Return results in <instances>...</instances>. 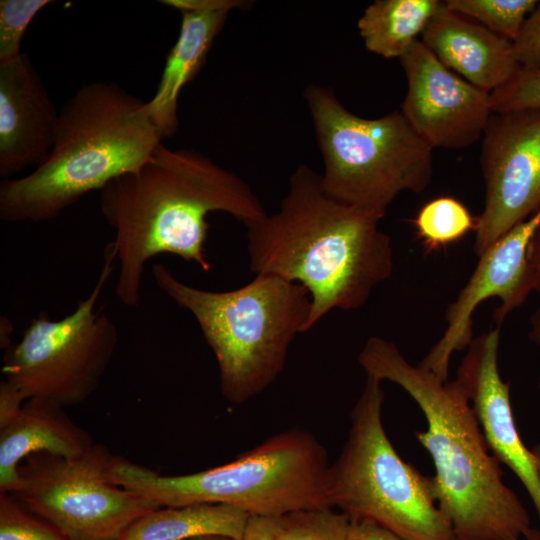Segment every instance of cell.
<instances>
[{"label": "cell", "instance_id": "obj_1", "mask_svg": "<svg viewBox=\"0 0 540 540\" xmlns=\"http://www.w3.org/2000/svg\"><path fill=\"white\" fill-rule=\"evenodd\" d=\"M99 207L115 231L107 246L119 264L115 294L129 308L139 306L145 265L157 255L211 269L205 249L210 213H227L244 225L267 214L235 173L196 150L162 143L137 171L100 190Z\"/></svg>", "mask_w": 540, "mask_h": 540}, {"label": "cell", "instance_id": "obj_2", "mask_svg": "<svg viewBox=\"0 0 540 540\" xmlns=\"http://www.w3.org/2000/svg\"><path fill=\"white\" fill-rule=\"evenodd\" d=\"M381 220L330 197L320 173L300 164L279 211L245 225L250 269L307 289V332L331 310L359 309L390 278L393 248Z\"/></svg>", "mask_w": 540, "mask_h": 540}, {"label": "cell", "instance_id": "obj_3", "mask_svg": "<svg viewBox=\"0 0 540 540\" xmlns=\"http://www.w3.org/2000/svg\"><path fill=\"white\" fill-rule=\"evenodd\" d=\"M358 361L367 376L397 384L422 411L427 428L415 437L434 463L438 506L455 540L523 539L531 528L529 514L504 483L461 384L412 365L393 342L378 336L367 340Z\"/></svg>", "mask_w": 540, "mask_h": 540}, {"label": "cell", "instance_id": "obj_4", "mask_svg": "<svg viewBox=\"0 0 540 540\" xmlns=\"http://www.w3.org/2000/svg\"><path fill=\"white\" fill-rule=\"evenodd\" d=\"M162 137L146 102L116 83L83 85L59 111L53 147L32 172L0 183V219L45 222L137 171Z\"/></svg>", "mask_w": 540, "mask_h": 540}, {"label": "cell", "instance_id": "obj_5", "mask_svg": "<svg viewBox=\"0 0 540 540\" xmlns=\"http://www.w3.org/2000/svg\"><path fill=\"white\" fill-rule=\"evenodd\" d=\"M325 447L307 430L275 434L236 460L185 475H161L113 456L108 478L158 507L226 504L249 516L276 518L331 507Z\"/></svg>", "mask_w": 540, "mask_h": 540}, {"label": "cell", "instance_id": "obj_6", "mask_svg": "<svg viewBox=\"0 0 540 540\" xmlns=\"http://www.w3.org/2000/svg\"><path fill=\"white\" fill-rule=\"evenodd\" d=\"M152 274L161 291L197 321L231 403L269 387L284 369L294 338L305 333L311 298L299 283L257 274L240 288L218 292L188 285L160 263Z\"/></svg>", "mask_w": 540, "mask_h": 540}, {"label": "cell", "instance_id": "obj_7", "mask_svg": "<svg viewBox=\"0 0 540 540\" xmlns=\"http://www.w3.org/2000/svg\"><path fill=\"white\" fill-rule=\"evenodd\" d=\"M304 99L323 160L321 182L333 199L383 218L400 193H421L431 183L434 149L401 111L362 118L314 84Z\"/></svg>", "mask_w": 540, "mask_h": 540}, {"label": "cell", "instance_id": "obj_8", "mask_svg": "<svg viewBox=\"0 0 540 540\" xmlns=\"http://www.w3.org/2000/svg\"><path fill=\"white\" fill-rule=\"evenodd\" d=\"M384 397L381 381L367 376L350 413L347 440L330 467V505L404 540H455L432 477L404 461L386 434Z\"/></svg>", "mask_w": 540, "mask_h": 540}, {"label": "cell", "instance_id": "obj_9", "mask_svg": "<svg viewBox=\"0 0 540 540\" xmlns=\"http://www.w3.org/2000/svg\"><path fill=\"white\" fill-rule=\"evenodd\" d=\"M114 262V254L107 247L102 271L89 296L58 321L46 314L34 318L7 354L5 380L27 400L36 398L71 407L84 402L98 388L119 341L113 321L95 310Z\"/></svg>", "mask_w": 540, "mask_h": 540}, {"label": "cell", "instance_id": "obj_10", "mask_svg": "<svg viewBox=\"0 0 540 540\" xmlns=\"http://www.w3.org/2000/svg\"><path fill=\"white\" fill-rule=\"evenodd\" d=\"M112 457L95 444L76 458L30 455L19 466L20 482L10 494L68 540H118L160 507L109 480Z\"/></svg>", "mask_w": 540, "mask_h": 540}, {"label": "cell", "instance_id": "obj_11", "mask_svg": "<svg viewBox=\"0 0 540 540\" xmlns=\"http://www.w3.org/2000/svg\"><path fill=\"white\" fill-rule=\"evenodd\" d=\"M481 139L485 201L474 230L478 257L540 209V109L492 113Z\"/></svg>", "mask_w": 540, "mask_h": 540}, {"label": "cell", "instance_id": "obj_12", "mask_svg": "<svg viewBox=\"0 0 540 540\" xmlns=\"http://www.w3.org/2000/svg\"><path fill=\"white\" fill-rule=\"evenodd\" d=\"M540 225V209L494 242L482 255L466 285L448 306L447 327L419 365L448 380L450 358L473 340V314L486 299L497 297V327L519 308L533 291L529 245Z\"/></svg>", "mask_w": 540, "mask_h": 540}, {"label": "cell", "instance_id": "obj_13", "mask_svg": "<svg viewBox=\"0 0 540 540\" xmlns=\"http://www.w3.org/2000/svg\"><path fill=\"white\" fill-rule=\"evenodd\" d=\"M407 79L401 113L433 149H463L482 138L490 93L445 67L417 40L400 58Z\"/></svg>", "mask_w": 540, "mask_h": 540}, {"label": "cell", "instance_id": "obj_14", "mask_svg": "<svg viewBox=\"0 0 540 540\" xmlns=\"http://www.w3.org/2000/svg\"><path fill=\"white\" fill-rule=\"evenodd\" d=\"M500 327L471 341L456 380L466 392L492 454L522 483L540 519V477L534 456L517 430L510 383L498 367Z\"/></svg>", "mask_w": 540, "mask_h": 540}, {"label": "cell", "instance_id": "obj_15", "mask_svg": "<svg viewBox=\"0 0 540 540\" xmlns=\"http://www.w3.org/2000/svg\"><path fill=\"white\" fill-rule=\"evenodd\" d=\"M59 118L30 58L0 63V176L40 166L54 144Z\"/></svg>", "mask_w": 540, "mask_h": 540}, {"label": "cell", "instance_id": "obj_16", "mask_svg": "<svg viewBox=\"0 0 540 540\" xmlns=\"http://www.w3.org/2000/svg\"><path fill=\"white\" fill-rule=\"evenodd\" d=\"M181 14L178 38L169 51L153 97L146 102L148 113L162 139L179 127V96L203 68L208 53L223 29L229 13L246 5L239 0H163Z\"/></svg>", "mask_w": 540, "mask_h": 540}, {"label": "cell", "instance_id": "obj_17", "mask_svg": "<svg viewBox=\"0 0 540 540\" xmlns=\"http://www.w3.org/2000/svg\"><path fill=\"white\" fill-rule=\"evenodd\" d=\"M421 37L445 67L489 93L505 85L521 68L510 40L449 10L444 2Z\"/></svg>", "mask_w": 540, "mask_h": 540}, {"label": "cell", "instance_id": "obj_18", "mask_svg": "<svg viewBox=\"0 0 540 540\" xmlns=\"http://www.w3.org/2000/svg\"><path fill=\"white\" fill-rule=\"evenodd\" d=\"M94 445L64 408L42 399H28L21 412L0 427V493H12L20 482V463L36 453L76 458Z\"/></svg>", "mask_w": 540, "mask_h": 540}, {"label": "cell", "instance_id": "obj_19", "mask_svg": "<svg viewBox=\"0 0 540 540\" xmlns=\"http://www.w3.org/2000/svg\"><path fill=\"white\" fill-rule=\"evenodd\" d=\"M249 514L226 504L160 507L136 520L118 540H189L218 535L242 540Z\"/></svg>", "mask_w": 540, "mask_h": 540}, {"label": "cell", "instance_id": "obj_20", "mask_svg": "<svg viewBox=\"0 0 540 540\" xmlns=\"http://www.w3.org/2000/svg\"><path fill=\"white\" fill-rule=\"evenodd\" d=\"M438 0H376L357 26L367 50L386 59L401 58L438 10Z\"/></svg>", "mask_w": 540, "mask_h": 540}, {"label": "cell", "instance_id": "obj_21", "mask_svg": "<svg viewBox=\"0 0 540 540\" xmlns=\"http://www.w3.org/2000/svg\"><path fill=\"white\" fill-rule=\"evenodd\" d=\"M414 224L424 247L432 251L455 243L475 230L476 218L460 201L444 196L426 203Z\"/></svg>", "mask_w": 540, "mask_h": 540}, {"label": "cell", "instance_id": "obj_22", "mask_svg": "<svg viewBox=\"0 0 540 540\" xmlns=\"http://www.w3.org/2000/svg\"><path fill=\"white\" fill-rule=\"evenodd\" d=\"M445 6L513 42L526 19L538 5L536 0H447Z\"/></svg>", "mask_w": 540, "mask_h": 540}, {"label": "cell", "instance_id": "obj_23", "mask_svg": "<svg viewBox=\"0 0 540 540\" xmlns=\"http://www.w3.org/2000/svg\"><path fill=\"white\" fill-rule=\"evenodd\" d=\"M351 518L333 507L293 511L274 518L275 540H349Z\"/></svg>", "mask_w": 540, "mask_h": 540}, {"label": "cell", "instance_id": "obj_24", "mask_svg": "<svg viewBox=\"0 0 540 540\" xmlns=\"http://www.w3.org/2000/svg\"><path fill=\"white\" fill-rule=\"evenodd\" d=\"M0 540H68L10 493H0Z\"/></svg>", "mask_w": 540, "mask_h": 540}, {"label": "cell", "instance_id": "obj_25", "mask_svg": "<svg viewBox=\"0 0 540 540\" xmlns=\"http://www.w3.org/2000/svg\"><path fill=\"white\" fill-rule=\"evenodd\" d=\"M50 0L0 1V63L19 57L24 33L33 18Z\"/></svg>", "mask_w": 540, "mask_h": 540}, {"label": "cell", "instance_id": "obj_26", "mask_svg": "<svg viewBox=\"0 0 540 540\" xmlns=\"http://www.w3.org/2000/svg\"><path fill=\"white\" fill-rule=\"evenodd\" d=\"M493 113L540 109V71L520 68L505 85L490 93Z\"/></svg>", "mask_w": 540, "mask_h": 540}, {"label": "cell", "instance_id": "obj_27", "mask_svg": "<svg viewBox=\"0 0 540 540\" xmlns=\"http://www.w3.org/2000/svg\"><path fill=\"white\" fill-rule=\"evenodd\" d=\"M512 44L516 61L522 68L540 71V2Z\"/></svg>", "mask_w": 540, "mask_h": 540}, {"label": "cell", "instance_id": "obj_28", "mask_svg": "<svg viewBox=\"0 0 540 540\" xmlns=\"http://www.w3.org/2000/svg\"><path fill=\"white\" fill-rule=\"evenodd\" d=\"M26 397L7 380L0 383V427L12 421L22 410Z\"/></svg>", "mask_w": 540, "mask_h": 540}, {"label": "cell", "instance_id": "obj_29", "mask_svg": "<svg viewBox=\"0 0 540 540\" xmlns=\"http://www.w3.org/2000/svg\"><path fill=\"white\" fill-rule=\"evenodd\" d=\"M349 540H404L392 531L370 520H352Z\"/></svg>", "mask_w": 540, "mask_h": 540}, {"label": "cell", "instance_id": "obj_30", "mask_svg": "<svg viewBox=\"0 0 540 540\" xmlns=\"http://www.w3.org/2000/svg\"><path fill=\"white\" fill-rule=\"evenodd\" d=\"M242 540H275L274 518L249 516Z\"/></svg>", "mask_w": 540, "mask_h": 540}, {"label": "cell", "instance_id": "obj_31", "mask_svg": "<svg viewBox=\"0 0 540 540\" xmlns=\"http://www.w3.org/2000/svg\"><path fill=\"white\" fill-rule=\"evenodd\" d=\"M533 291L540 295V225L534 233L528 251Z\"/></svg>", "mask_w": 540, "mask_h": 540}, {"label": "cell", "instance_id": "obj_32", "mask_svg": "<svg viewBox=\"0 0 540 540\" xmlns=\"http://www.w3.org/2000/svg\"><path fill=\"white\" fill-rule=\"evenodd\" d=\"M528 337L533 343L540 346V307L531 315ZM537 388L540 391V380L537 384Z\"/></svg>", "mask_w": 540, "mask_h": 540}, {"label": "cell", "instance_id": "obj_33", "mask_svg": "<svg viewBox=\"0 0 540 540\" xmlns=\"http://www.w3.org/2000/svg\"><path fill=\"white\" fill-rule=\"evenodd\" d=\"M531 452H532V454L534 456L537 471H538V474H539V477H540V442L537 443L536 445H534L531 448Z\"/></svg>", "mask_w": 540, "mask_h": 540}, {"label": "cell", "instance_id": "obj_34", "mask_svg": "<svg viewBox=\"0 0 540 540\" xmlns=\"http://www.w3.org/2000/svg\"><path fill=\"white\" fill-rule=\"evenodd\" d=\"M521 540H540V529L531 527Z\"/></svg>", "mask_w": 540, "mask_h": 540}, {"label": "cell", "instance_id": "obj_35", "mask_svg": "<svg viewBox=\"0 0 540 540\" xmlns=\"http://www.w3.org/2000/svg\"><path fill=\"white\" fill-rule=\"evenodd\" d=\"M189 540H235V539L225 537V536L208 535V536H201V537L192 538V539H189Z\"/></svg>", "mask_w": 540, "mask_h": 540}]
</instances>
